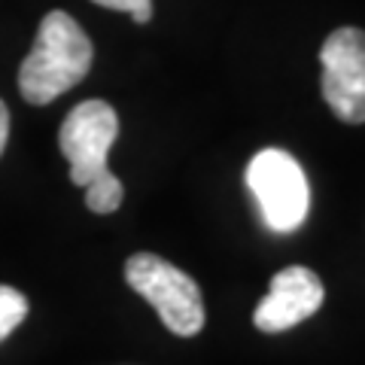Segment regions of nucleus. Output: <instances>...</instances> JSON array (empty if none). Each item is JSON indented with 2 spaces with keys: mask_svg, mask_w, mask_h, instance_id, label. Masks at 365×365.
<instances>
[{
  "mask_svg": "<svg viewBox=\"0 0 365 365\" xmlns=\"http://www.w3.org/2000/svg\"><path fill=\"white\" fill-rule=\"evenodd\" d=\"M83 189H86V204H88L91 213H113V210H119V204L125 198V189H122L119 177H113L110 170L98 174Z\"/></svg>",
  "mask_w": 365,
  "mask_h": 365,
  "instance_id": "0eeeda50",
  "label": "nucleus"
},
{
  "mask_svg": "<svg viewBox=\"0 0 365 365\" xmlns=\"http://www.w3.org/2000/svg\"><path fill=\"white\" fill-rule=\"evenodd\" d=\"M323 101L341 122H365V31L338 28L319 49Z\"/></svg>",
  "mask_w": 365,
  "mask_h": 365,
  "instance_id": "20e7f679",
  "label": "nucleus"
},
{
  "mask_svg": "<svg viewBox=\"0 0 365 365\" xmlns=\"http://www.w3.org/2000/svg\"><path fill=\"white\" fill-rule=\"evenodd\" d=\"M119 116L107 101H83L76 104L58 131L61 155L71 162V180L76 186H88L98 174H104L110 146L116 143Z\"/></svg>",
  "mask_w": 365,
  "mask_h": 365,
  "instance_id": "39448f33",
  "label": "nucleus"
},
{
  "mask_svg": "<svg viewBox=\"0 0 365 365\" xmlns=\"http://www.w3.org/2000/svg\"><path fill=\"white\" fill-rule=\"evenodd\" d=\"M91 67V40L73 16L55 9L40 21L28 58L19 67V91L28 104H52L86 79Z\"/></svg>",
  "mask_w": 365,
  "mask_h": 365,
  "instance_id": "f257e3e1",
  "label": "nucleus"
},
{
  "mask_svg": "<svg viewBox=\"0 0 365 365\" xmlns=\"http://www.w3.org/2000/svg\"><path fill=\"white\" fill-rule=\"evenodd\" d=\"M98 6L107 9H119V13H128L137 25H146L153 19V0H95Z\"/></svg>",
  "mask_w": 365,
  "mask_h": 365,
  "instance_id": "1a4fd4ad",
  "label": "nucleus"
},
{
  "mask_svg": "<svg viewBox=\"0 0 365 365\" xmlns=\"http://www.w3.org/2000/svg\"><path fill=\"white\" fill-rule=\"evenodd\" d=\"M28 317V299L13 287H0V341L16 332V326Z\"/></svg>",
  "mask_w": 365,
  "mask_h": 365,
  "instance_id": "6e6552de",
  "label": "nucleus"
},
{
  "mask_svg": "<svg viewBox=\"0 0 365 365\" xmlns=\"http://www.w3.org/2000/svg\"><path fill=\"white\" fill-rule=\"evenodd\" d=\"M247 186L256 195L271 232H295L311 210V186L302 165L287 150H262L247 165Z\"/></svg>",
  "mask_w": 365,
  "mask_h": 365,
  "instance_id": "7ed1b4c3",
  "label": "nucleus"
},
{
  "mask_svg": "<svg viewBox=\"0 0 365 365\" xmlns=\"http://www.w3.org/2000/svg\"><path fill=\"white\" fill-rule=\"evenodd\" d=\"M6 140H9V110L4 101H0V155L6 150Z\"/></svg>",
  "mask_w": 365,
  "mask_h": 365,
  "instance_id": "9d476101",
  "label": "nucleus"
},
{
  "mask_svg": "<svg viewBox=\"0 0 365 365\" xmlns=\"http://www.w3.org/2000/svg\"><path fill=\"white\" fill-rule=\"evenodd\" d=\"M128 287L150 302L162 323L180 338H192L204 326V302L198 283L162 256L137 253L125 262Z\"/></svg>",
  "mask_w": 365,
  "mask_h": 365,
  "instance_id": "f03ea898",
  "label": "nucleus"
},
{
  "mask_svg": "<svg viewBox=\"0 0 365 365\" xmlns=\"http://www.w3.org/2000/svg\"><path fill=\"white\" fill-rule=\"evenodd\" d=\"M323 295V280L311 268L289 265L271 277V289L253 311V323L262 332H287L319 311Z\"/></svg>",
  "mask_w": 365,
  "mask_h": 365,
  "instance_id": "423d86ee",
  "label": "nucleus"
}]
</instances>
